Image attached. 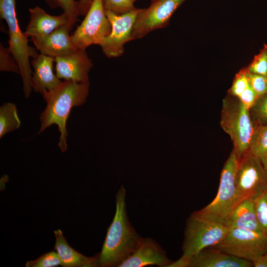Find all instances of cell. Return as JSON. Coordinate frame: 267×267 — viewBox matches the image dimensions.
<instances>
[{"instance_id":"6da1fadb","label":"cell","mask_w":267,"mask_h":267,"mask_svg":"<svg viewBox=\"0 0 267 267\" xmlns=\"http://www.w3.org/2000/svg\"><path fill=\"white\" fill-rule=\"evenodd\" d=\"M126 190L121 186L116 195V210L99 253L98 267H119L134 251L142 238L130 222Z\"/></svg>"},{"instance_id":"7a4b0ae2","label":"cell","mask_w":267,"mask_h":267,"mask_svg":"<svg viewBox=\"0 0 267 267\" xmlns=\"http://www.w3.org/2000/svg\"><path fill=\"white\" fill-rule=\"evenodd\" d=\"M89 87V82L64 81L55 89L43 95L46 106L40 116L41 126L38 134L52 125H57L60 133L58 145L62 152L67 149L66 127L71 111L85 102Z\"/></svg>"},{"instance_id":"3957f363","label":"cell","mask_w":267,"mask_h":267,"mask_svg":"<svg viewBox=\"0 0 267 267\" xmlns=\"http://www.w3.org/2000/svg\"><path fill=\"white\" fill-rule=\"evenodd\" d=\"M0 15L8 28V48L19 67L24 94L25 98H28L32 90L33 72L29 58H35L39 54L35 48L29 45L28 37L20 28L16 13L15 0L0 1Z\"/></svg>"},{"instance_id":"277c9868","label":"cell","mask_w":267,"mask_h":267,"mask_svg":"<svg viewBox=\"0 0 267 267\" xmlns=\"http://www.w3.org/2000/svg\"><path fill=\"white\" fill-rule=\"evenodd\" d=\"M220 124L230 136L239 159L248 153L254 125L249 109L237 97L227 94L223 98Z\"/></svg>"},{"instance_id":"5b68a950","label":"cell","mask_w":267,"mask_h":267,"mask_svg":"<svg viewBox=\"0 0 267 267\" xmlns=\"http://www.w3.org/2000/svg\"><path fill=\"white\" fill-rule=\"evenodd\" d=\"M238 161L239 158L233 148L222 168L216 196L206 207L194 212L196 214L215 222L226 223L239 203L235 183Z\"/></svg>"},{"instance_id":"8992f818","label":"cell","mask_w":267,"mask_h":267,"mask_svg":"<svg viewBox=\"0 0 267 267\" xmlns=\"http://www.w3.org/2000/svg\"><path fill=\"white\" fill-rule=\"evenodd\" d=\"M229 229L226 223L203 218L193 212L186 220L182 255L179 258L186 260L205 248L214 246L223 239Z\"/></svg>"},{"instance_id":"52a82bcc","label":"cell","mask_w":267,"mask_h":267,"mask_svg":"<svg viewBox=\"0 0 267 267\" xmlns=\"http://www.w3.org/2000/svg\"><path fill=\"white\" fill-rule=\"evenodd\" d=\"M212 247L253 263L267 252V236L246 229L230 228L223 239Z\"/></svg>"},{"instance_id":"ba28073f","label":"cell","mask_w":267,"mask_h":267,"mask_svg":"<svg viewBox=\"0 0 267 267\" xmlns=\"http://www.w3.org/2000/svg\"><path fill=\"white\" fill-rule=\"evenodd\" d=\"M111 31L103 0H93L84 20L71 35V40L77 49L86 50L92 44L100 45Z\"/></svg>"},{"instance_id":"9c48e42d","label":"cell","mask_w":267,"mask_h":267,"mask_svg":"<svg viewBox=\"0 0 267 267\" xmlns=\"http://www.w3.org/2000/svg\"><path fill=\"white\" fill-rule=\"evenodd\" d=\"M235 183L239 202L255 199L267 191V170L249 152L239 159Z\"/></svg>"},{"instance_id":"30bf717a","label":"cell","mask_w":267,"mask_h":267,"mask_svg":"<svg viewBox=\"0 0 267 267\" xmlns=\"http://www.w3.org/2000/svg\"><path fill=\"white\" fill-rule=\"evenodd\" d=\"M186 0H150V5L141 8L137 16L132 33L133 40L167 27L173 14Z\"/></svg>"},{"instance_id":"8fae6325","label":"cell","mask_w":267,"mask_h":267,"mask_svg":"<svg viewBox=\"0 0 267 267\" xmlns=\"http://www.w3.org/2000/svg\"><path fill=\"white\" fill-rule=\"evenodd\" d=\"M141 8H136L126 13L118 15L105 10L111 25L110 34L100 45L103 53L108 58L121 56L124 45L133 40L132 33L137 15Z\"/></svg>"},{"instance_id":"7c38bea8","label":"cell","mask_w":267,"mask_h":267,"mask_svg":"<svg viewBox=\"0 0 267 267\" xmlns=\"http://www.w3.org/2000/svg\"><path fill=\"white\" fill-rule=\"evenodd\" d=\"M252 262L240 259L212 247L205 248L186 260L179 258L169 267H251Z\"/></svg>"},{"instance_id":"4fadbf2b","label":"cell","mask_w":267,"mask_h":267,"mask_svg":"<svg viewBox=\"0 0 267 267\" xmlns=\"http://www.w3.org/2000/svg\"><path fill=\"white\" fill-rule=\"evenodd\" d=\"M57 77L65 81L89 82V72L93 66L86 50L77 49L66 55L54 58Z\"/></svg>"},{"instance_id":"5bb4252c","label":"cell","mask_w":267,"mask_h":267,"mask_svg":"<svg viewBox=\"0 0 267 267\" xmlns=\"http://www.w3.org/2000/svg\"><path fill=\"white\" fill-rule=\"evenodd\" d=\"M173 262L158 242L150 237H142L133 253L119 267H169Z\"/></svg>"},{"instance_id":"9a60e30c","label":"cell","mask_w":267,"mask_h":267,"mask_svg":"<svg viewBox=\"0 0 267 267\" xmlns=\"http://www.w3.org/2000/svg\"><path fill=\"white\" fill-rule=\"evenodd\" d=\"M70 30L68 25H64L44 37L31 38V41L41 54L54 58L66 55L77 49L71 41Z\"/></svg>"},{"instance_id":"2e32d148","label":"cell","mask_w":267,"mask_h":267,"mask_svg":"<svg viewBox=\"0 0 267 267\" xmlns=\"http://www.w3.org/2000/svg\"><path fill=\"white\" fill-rule=\"evenodd\" d=\"M29 11L30 20L24 32L28 38L42 37L66 25L72 29L69 18L64 12L59 15H51L38 6L30 8Z\"/></svg>"},{"instance_id":"e0dca14e","label":"cell","mask_w":267,"mask_h":267,"mask_svg":"<svg viewBox=\"0 0 267 267\" xmlns=\"http://www.w3.org/2000/svg\"><path fill=\"white\" fill-rule=\"evenodd\" d=\"M54 58L41 53L31 61L34 69L32 77V89L43 96L55 89L62 83L54 73Z\"/></svg>"},{"instance_id":"ac0fdd59","label":"cell","mask_w":267,"mask_h":267,"mask_svg":"<svg viewBox=\"0 0 267 267\" xmlns=\"http://www.w3.org/2000/svg\"><path fill=\"white\" fill-rule=\"evenodd\" d=\"M55 237L54 250L58 254L63 267H98L99 253L87 257L72 248L68 243L60 229L54 231Z\"/></svg>"},{"instance_id":"d6986e66","label":"cell","mask_w":267,"mask_h":267,"mask_svg":"<svg viewBox=\"0 0 267 267\" xmlns=\"http://www.w3.org/2000/svg\"><path fill=\"white\" fill-rule=\"evenodd\" d=\"M226 223L229 228H241L263 233L257 219L254 202L251 199L239 202Z\"/></svg>"},{"instance_id":"ffe728a7","label":"cell","mask_w":267,"mask_h":267,"mask_svg":"<svg viewBox=\"0 0 267 267\" xmlns=\"http://www.w3.org/2000/svg\"><path fill=\"white\" fill-rule=\"evenodd\" d=\"M249 152L267 170V126L254 125Z\"/></svg>"},{"instance_id":"44dd1931","label":"cell","mask_w":267,"mask_h":267,"mask_svg":"<svg viewBox=\"0 0 267 267\" xmlns=\"http://www.w3.org/2000/svg\"><path fill=\"white\" fill-rule=\"evenodd\" d=\"M21 121L15 104L6 102L0 107V138L18 129Z\"/></svg>"},{"instance_id":"7402d4cb","label":"cell","mask_w":267,"mask_h":267,"mask_svg":"<svg viewBox=\"0 0 267 267\" xmlns=\"http://www.w3.org/2000/svg\"><path fill=\"white\" fill-rule=\"evenodd\" d=\"M49 6L52 8H61L66 14L69 19L71 28L78 20L80 15L78 9V1L75 0H46Z\"/></svg>"},{"instance_id":"603a6c76","label":"cell","mask_w":267,"mask_h":267,"mask_svg":"<svg viewBox=\"0 0 267 267\" xmlns=\"http://www.w3.org/2000/svg\"><path fill=\"white\" fill-rule=\"evenodd\" d=\"M249 111L254 125L267 126V93L259 96Z\"/></svg>"},{"instance_id":"cb8c5ba5","label":"cell","mask_w":267,"mask_h":267,"mask_svg":"<svg viewBox=\"0 0 267 267\" xmlns=\"http://www.w3.org/2000/svg\"><path fill=\"white\" fill-rule=\"evenodd\" d=\"M245 68L251 73L267 76V44H264L260 52L255 56L250 64Z\"/></svg>"},{"instance_id":"d4e9b609","label":"cell","mask_w":267,"mask_h":267,"mask_svg":"<svg viewBox=\"0 0 267 267\" xmlns=\"http://www.w3.org/2000/svg\"><path fill=\"white\" fill-rule=\"evenodd\" d=\"M259 224L263 233L267 236V191L254 200Z\"/></svg>"},{"instance_id":"484cf974","label":"cell","mask_w":267,"mask_h":267,"mask_svg":"<svg viewBox=\"0 0 267 267\" xmlns=\"http://www.w3.org/2000/svg\"><path fill=\"white\" fill-rule=\"evenodd\" d=\"M136 0H103V3L105 10L121 15L136 9L134 3Z\"/></svg>"},{"instance_id":"4316f807","label":"cell","mask_w":267,"mask_h":267,"mask_svg":"<svg viewBox=\"0 0 267 267\" xmlns=\"http://www.w3.org/2000/svg\"><path fill=\"white\" fill-rule=\"evenodd\" d=\"M62 266V263L56 252L46 253L33 261L26 262V267H54Z\"/></svg>"},{"instance_id":"83f0119b","label":"cell","mask_w":267,"mask_h":267,"mask_svg":"<svg viewBox=\"0 0 267 267\" xmlns=\"http://www.w3.org/2000/svg\"><path fill=\"white\" fill-rule=\"evenodd\" d=\"M249 86L247 71L242 68L235 75L227 94L238 97Z\"/></svg>"},{"instance_id":"f1b7e54d","label":"cell","mask_w":267,"mask_h":267,"mask_svg":"<svg viewBox=\"0 0 267 267\" xmlns=\"http://www.w3.org/2000/svg\"><path fill=\"white\" fill-rule=\"evenodd\" d=\"M8 48L4 47L0 43V70L2 71L13 72L20 74L17 63L13 56L11 57Z\"/></svg>"},{"instance_id":"f546056e","label":"cell","mask_w":267,"mask_h":267,"mask_svg":"<svg viewBox=\"0 0 267 267\" xmlns=\"http://www.w3.org/2000/svg\"><path fill=\"white\" fill-rule=\"evenodd\" d=\"M247 72L250 85L258 97L267 93V76Z\"/></svg>"},{"instance_id":"4dcf8cb0","label":"cell","mask_w":267,"mask_h":267,"mask_svg":"<svg viewBox=\"0 0 267 267\" xmlns=\"http://www.w3.org/2000/svg\"><path fill=\"white\" fill-rule=\"evenodd\" d=\"M247 108L250 109L254 104L258 96L251 87L250 85L237 97Z\"/></svg>"},{"instance_id":"1f68e13d","label":"cell","mask_w":267,"mask_h":267,"mask_svg":"<svg viewBox=\"0 0 267 267\" xmlns=\"http://www.w3.org/2000/svg\"><path fill=\"white\" fill-rule=\"evenodd\" d=\"M93 0H79L78 9L80 15L85 16L90 8Z\"/></svg>"},{"instance_id":"d6a6232c","label":"cell","mask_w":267,"mask_h":267,"mask_svg":"<svg viewBox=\"0 0 267 267\" xmlns=\"http://www.w3.org/2000/svg\"><path fill=\"white\" fill-rule=\"evenodd\" d=\"M255 267H267V252L253 263Z\"/></svg>"},{"instance_id":"836d02e7","label":"cell","mask_w":267,"mask_h":267,"mask_svg":"<svg viewBox=\"0 0 267 267\" xmlns=\"http://www.w3.org/2000/svg\"><path fill=\"white\" fill-rule=\"evenodd\" d=\"M2 0H0V1H2Z\"/></svg>"}]
</instances>
